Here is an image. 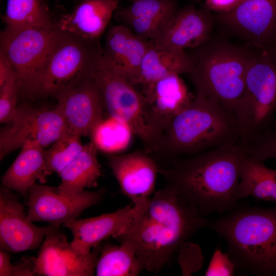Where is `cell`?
<instances>
[{
  "instance_id": "1",
  "label": "cell",
  "mask_w": 276,
  "mask_h": 276,
  "mask_svg": "<svg viewBox=\"0 0 276 276\" xmlns=\"http://www.w3.org/2000/svg\"><path fill=\"white\" fill-rule=\"evenodd\" d=\"M136 208L127 227L115 238L129 244L144 269L157 272L208 220L169 185Z\"/></svg>"
},
{
  "instance_id": "2",
  "label": "cell",
  "mask_w": 276,
  "mask_h": 276,
  "mask_svg": "<svg viewBox=\"0 0 276 276\" xmlns=\"http://www.w3.org/2000/svg\"><path fill=\"white\" fill-rule=\"evenodd\" d=\"M241 144L208 151L178 160L158 173L205 217L237 207L240 175L246 157Z\"/></svg>"
},
{
  "instance_id": "3",
  "label": "cell",
  "mask_w": 276,
  "mask_h": 276,
  "mask_svg": "<svg viewBox=\"0 0 276 276\" xmlns=\"http://www.w3.org/2000/svg\"><path fill=\"white\" fill-rule=\"evenodd\" d=\"M223 237L236 268L257 276H276V206L235 208L208 221Z\"/></svg>"
},
{
  "instance_id": "4",
  "label": "cell",
  "mask_w": 276,
  "mask_h": 276,
  "mask_svg": "<svg viewBox=\"0 0 276 276\" xmlns=\"http://www.w3.org/2000/svg\"><path fill=\"white\" fill-rule=\"evenodd\" d=\"M233 116L217 102L196 94L164 132L157 150L175 158L189 157L239 143Z\"/></svg>"
},
{
  "instance_id": "5",
  "label": "cell",
  "mask_w": 276,
  "mask_h": 276,
  "mask_svg": "<svg viewBox=\"0 0 276 276\" xmlns=\"http://www.w3.org/2000/svg\"><path fill=\"white\" fill-rule=\"evenodd\" d=\"M190 50L191 65L187 75L195 93L216 101L233 115L244 93L247 71L255 51L211 35Z\"/></svg>"
},
{
  "instance_id": "6",
  "label": "cell",
  "mask_w": 276,
  "mask_h": 276,
  "mask_svg": "<svg viewBox=\"0 0 276 276\" xmlns=\"http://www.w3.org/2000/svg\"><path fill=\"white\" fill-rule=\"evenodd\" d=\"M275 111L276 46H273L256 49L250 61L244 91L233 114L239 143L246 145L269 128Z\"/></svg>"
},
{
  "instance_id": "7",
  "label": "cell",
  "mask_w": 276,
  "mask_h": 276,
  "mask_svg": "<svg viewBox=\"0 0 276 276\" xmlns=\"http://www.w3.org/2000/svg\"><path fill=\"white\" fill-rule=\"evenodd\" d=\"M61 33L53 20L13 32H1L0 51L14 69L19 92L37 95L47 61Z\"/></svg>"
},
{
  "instance_id": "8",
  "label": "cell",
  "mask_w": 276,
  "mask_h": 276,
  "mask_svg": "<svg viewBox=\"0 0 276 276\" xmlns=\"http://www.w3.org/2000/svg\"><path fill=\"white\" fill-rule=\"evenodd\" d=\"M102 55L99 39L62 32L47 61L36 96L55 97L93 76Z\"/></svg>"
},
{
  "instance_id": "9",
  "label": "cell",
  "mask_w": 276,
  "mask_h": 276,
  "mask_svg": "<svg viewBox=\"0 0 276 276\" xmlns=\"http://www.w3.org/2000/svg\"><path fill=\"white\" fill-rule=\"evenodd\" d=\"M94 76L108 117L127 123L147 153L157 152L158 141L146 123L142 93L127 79L107 65L103 57Z\"/></svg>"
},
{
  "instance_id": "10",
  "label": "cell",
  "mask_w": 276,
  "mask_h": 276,
  "mask_svg": "<svg viewBox=\"0 0 276 276\" xmlns=\"http://www.w3.org/2000/svg\"><path fill=\"white\" fill-rule=\"evenodd\" d=\"M0 131V160L32 144L43 148L52 144L67 130L65 121L55 107L38 109L28 104L17 106L12 121Z\"/></svg>"
},
{
  "instance_id": "11",
  "label": "cell",
  "mask_w": 276,
  "mask_h": 276,
  "mask_svg": "<svg viewBox=\"0 0 276 276\" xmlns=\"http://www.w3.org/2000/svg\"><path fill=\"white\" fill-rule=\"evenodd\" d=\"M104 191L84 190L71 195L59 188L36 183L28 194L27 218L31 222L42 221L60 226L76 219L86 209L98 204Z\"/></svg>"
},
{
  "instance_id": "12",
  "label": "cell",
  "mask_w": 276,
  "mask_h": 276,
  "mask_svg": "<svg viewBox=\"0 0 276 276\" xmlns=\"http://www.w3.org/2000/svg\"><path fill=\"white\" fill-rule=\"evenodd\" d=\"M217 19L231 33L257 49L276 46V0H243Z\"/></svg>"
},
{
  "instance_id": "13",
  "label": "cell",
  "mask_w": 276,
  "mask_h": 276,
  "mask_svg": "<svg viewBox=\"0 0 276 276\" xmlns=\"http://www.w3.org/2000/svg\"><path fill=\"white\" fill-rule=\"evenodd\" d=\"M102 248L98 245L87 254H80L68 242L59 226L49 228L36 257L37 275L91 276Z\"/></svg>"
},
{
  "instance_id": "14",
  "label": "cell",
  "mask_w": 276,
  "mask_h": 276,
  "mask_svg": "<svg viewBox=\"0 0 276 276\" xmlns=\"http://www.w3.org/2000/svg\"><path fill=\"white\" fill-rule=\"evenodd\" d=\"M141 93L146 123L159 145L165 131L174 118L190 103L194 95L180 75L176 74L158 80L143 89Z\"/></svg>"
},
{
  "instance_id": "15",
  "label": "cell",
  "mask_w": 276,
  "mask_h": 276,
  "mask_svg": "<svg viewBox=\"0 0 276 276\" xmlns=\"http://www.w3.org/2000/svg\"><path fill=\"white\" fill-rule=\"evenodd\" d=\"M94 75L55 97L67 130L81 136L90 134L104 120L102 97Z\"/></svg>"
},
{
  "instance_id": "16",
  "label": "cell",
  "mask_w": 276,
  "mask_h": 276,
  "mask_svg": "<svg viewBox=\"0 0 276 276\" xmlns=\"http://www.w3.org/2000/svg\"><path fill=\"white\" fill-rule=\"evenodd\" d=\"M49 225H35L27 218L22 204L12 190L0 189V248L11 252L33 250L44 240Z\"/></svg>"
},
{
  "instance_id": "17",
  "label": "cell",
  "mask_w": 276,
  "mask_h": 276,
  "mask_svg": "<svg viewBox=\"0 0 276 276\" xmlns=\"http://www.w3.org/2000/svg\"><path fill=\"white\" fill-rule=\"evenodd\" d=\"M108 162L121 192L133 206L144 205L154 191L159 167L149 153L140 151L109 157Z\"/></svg>"
},
{
  "instance_id": "18",
  "label": "cell",
  "mask_w": 276,
  "mask_h": 276,
  "mask_svg": "<svg viewBox=\"0 0 276 276\" xmlns=\"http://www.w3.org/2000/svg\"><path fill=\"white\" fill-rule=\"evenodd\" d=\"M214 22V18L209 11L188 5L178 9L156 37L150 41L162 48L191 49L210 37Z\"/></svg>"
},
{
  "instance_id": "19",
  "label": "cell",
  "mask_w": 276,
  "mask_h": 276,
  "mask_svg": "<svg viewBox=\"0 0 276 276\" xmlns=\"http://www.w3.org/2000/svg\"><path fill=\"white\" fill-rule=\"evenodd\" d=\"M150 44V40L139 37L127 26H113L106 36L103 60L131 83Z\"/></svg>"
},
{
  "instance_id": "20",
  "label": "cell",
  "mask_w": 276,
  "mask_h": 276,
  "mask_svg": "<svg viewBox=\"0 0 276 276\" xmlns=\"http://www.w3.org/2000/svg\"><path fill=\"white\" fill-rule=\"evenodd\" d=\"M136 211L126 206L115 212L83 219H75L65 225L71 231L73 248L80 254H87L103 240L119 235L128 226Z\"/></svg>"
},
{
  "instance_id": "21",
  "label": "cell",
  "mask_w": 276,
  "mask_h": 276,
  "mask_svg": "<svg viewBox=\"0 0 276 276\" xmlns=\"http://www.w3.org/2000/svg\"><path fill=\"white\" fill-rule=\"evenodd\" d=\"M177 9L175 0H136L118 8L114 17L139 37L152 40Z\"/></svg>"
},
{
  "instance_id": "22",
  "label": "cell",
  "mask_w": 276,
  "mask_h": 276,
  "mask_svg": "<svg viewBox=\"0 0 276 276\" xmlns=\"http://www.w3.org/2000/svg\"><path fill=\"white\" fill-rule=\"evenodd\" d=\"M120 0H80L71 12L62 15L56 24L63 32L88 39H99Z\"/></svg>"
},
{
  "instance_id": "23",
  "label": "cell",
  "mask_w": 276,
  "mask_h": 276,
  "mask_svg": "<svg viewBox=\"0 0 276 276\" xmlns=\"http://www.w3.org/2000/svg\"><path fill=\"white\" fill-rule=\"evenodd\" d=\"M191 65L186 50L159 47L150 41L137 74L131 83L134 86L140 85L144 89L171 74L187 75Z\"/></svg>"
},
{
  "instance_id": "24",
  "label": "cell",
  "mask_w": 276,
  "mask_h": 276,
  "mask_svg": "<svg viewBox=\"0 0 276 276\" xmlns=\"http://www.w3.org/2000/svg\"><path fill=\"white\" fill-rule=\"evenodd\" d=\"M2 177V186L24 197L39 180L43 182L47 173L45 151L39 146L25 145Z\"/></svg>"
},
{
  "instance_id": "25",
  "label": "cell",
  "mask_w": 276,
  "mask_h": 276,
  "mask_svg": "<svg viewBox=\"0 0 276 276\" xmlns=\"http://www.w3.org/2000/svg\"><path fill=\"white\" fill-rule=\"evenodd\" d=\"M97 149L92 142L84 145L77 157L60 172L61 181L58 188L61 191L75 195L96 185L101 175Z\"/></svg>"
},
{
  "instance_id": "26",
  "label": "cell",
  "mask_w": 276,
  "mask_h": 276,
  "mask_svg": "<svg viewBox=\"0 0 276 276\" xmlns=\"http://www.w3.org/2000/svg\"><path fill=\"white\" fill-rule=\"evenodd\" d=\"M249 196L276 202V170L266 167L264 161L246 156L241 167L239 198Z\"/></svg>"
},
{
  "instance_id": "27",
  "label": "cell",
  "mask_w": 276,
  "mask_h": 276,
  "mask_svg": "<svg viewBox=\"0 0 276 276\" xmlns=\"http://www.w3.org/2000/svg\"><path fill=\"white\" fill-rule=\"evenodd\" d=\"M143 265L129 244H107L102 248L95 268L97 276H136Z\"/></svg>"
},
{
  "instance_id": "28",
  "label": "cell",
  "mask_w": 276,
  "mask_h": 276,
  "mask_svg": "<svg viewBox=\"0 0 276 276\" xmlns=\"http://www.w3.org/2000/svg\"><path fill=\"white\" fill-rule=\"evenodd\" d=\"M3 20L5 25L4 31L13 32L53 19L43 0H7Z\"/></svg>"
},
{
  "instance_id": "29",
  "label": "cell",
  "mask_w": 276,
  "mask_h": 276,
  "mask_svg": "<svg viewBox=\"0 0 276 276\" xmlns=\"http://www.w3.org/2000/svg\"><path fill=\"white\" fill-rule=\"evenodd\" d=\"M97 148L107 152H118L129 145L133 133L122 120L109 117L100 122L90 134Z\"/></svg>"
},
{
  "instance_id": "30",
  "label": "cell",
  "mask_w": 276,
  "mask_h": 276,
  "mask_svg": "<svg viewBox=\"0 0 276 276\" xmlns=\"http://www.w3.org/2000/svg\"><path fill=\"white\" fill-rule=\"evenodd\" d=\"M81 136L67 130L53 144L45 158L48 175L58 173L66 167L80 153L83 148Z\"/></svg>"
},
{
  "instance_id": "31",
  "label": "cell",
  "mask_w": 276,
  "mask_h": 276,
  "mask_svg": "<svg viewBox=\"0 0 276 276\" xmlns=\"http://www.w3.org/2000/svg\"><path fill=\"white\" fill-rule=\"evenodd\" d=\"M242 145L249 157L264 162L276 158V131L268 128L249 143Z\"/></svg>"
},
{
  "instance_id": "32",
  "label": "cell",
  "mask_w": 276,
  "mask_h": 276,
  "mask_svg": "<svg viewBox=\"0 0 276 276\" xmlns=\"http://www.w3.org/2000/svg\"><path fill=\"white\" fill-rule=\"evenodd\" d=\"M19 92L16 78L14 77L0 87V123H10L15 113Z\"/></svg>"
},
{
  "instance_id": "33",
  "label": "cell",
  "mask_w": 276,
  "mask_h": 276,
  "mask_svg": "<svg viewBox=\"0 0 276 276\" xmlns=\"http://www.w3.org/2000/svg\"><path fill=\"white\" fill-rule=\"evenodd\" d=\"M235 268V265L228 254L223 253L220 249H216L205 272V275L232 276L234 275Z\"/></svg>"
},
{
  "instance_id": "34",
  "label": "cell",
  "mask_w": 276,
  "mask_h": 276,
  "mask_svg": "<svg viewBox=\"0 0 276 276\" xmlns=\"http://www.w3.org/2000/svg\"><path fill=\"white\" fill-rule=\"evenodd\" d=\"M243 0H204L206 10L224 14L234 10Z\"/></svg>"
},
{
  "instance_id": "35",
  "label": "cell",
  "mask_w": 276,
  "mask_h": 276,
  "mask_svg": "<svg viewBox=\"0 0 276 276\" xmlns=\"http://www.w3.org/2000/svg\"><path fill=\"white\" fill-rule=\"evenodd\" d=\"M37 275L36 258L26 257L14 265L13 276Z\"/></svg>"
},
{
  "instance_id": "36",
  "label": "cell",
  "mask_w": 276,
  "mask_h": 276,
  "mask_svg": "<svg viewBox=\"0 0 276 276\" xmlns=\"http://www.w3.org/2000/svg\"><path fill=\"white\" fill-rule=\"evenodd\" d=\"M14 77L16 76L12 65L0 51V87Z\"/></svg>"
},
{
  "instance_id": "37",
  "label": "cell",
  "mask_w": 276,
  "mask_h": 276,
  "mask_svg": "<svg viewBox=\"0 0 276 276\" xmlns=\"http://www.w3.org/2000/svg\"><path fill=\"white\" fill-rule=\"evenodd\" d=\"M14 265L10 261V255L8 251L0 250V275L13 276Z\"/></svg>"
},
{
  "instance_id": "38",
  "label": "cell",
  "mask_w": 276,
  "mask_h": 276,
  "mask_svg": "<svg viewBox=\"0 0 276 276\" xmlns=\"http://www.w3.org/2000/svg\"><path fill=\"white\" fill-rule=\"evenodd\" d=\"M269 128L273 131H276V116L274 117Z\"/></svg>"
},
{
  "instance_id": "39",
  "label": "cell",
  "mask_w": 276,
  "mask_h": 276,
  "mask_svg": "<svg viewBox=\"0 0 276 276\" xmlns=\"http://www.w3.org/2000/svg\"><path fill=\"white\" fill-rule=\"evenodd\" d=\"M192 1L195 2H199L201 0H191Z\"/></svg>"
},
{
  "instance_id": "40",
  "label": "cell",
  "mask_w": 276,
  "mask_h": 276,
  "mask_svg": "<svg viewBox=\"0 0 276 276\" xmlns=\"http://www.w3.org/2000/svg\"><path fill=\"white\" fill-rule=\"evenodd\" d=\"M129 1H130L131 2H134V1H135L136 0H129Z\"/></svg>"
},
{
  "instance_id": "41",
  "label": "cell",
  "mask_w": 276,
  "mask_h": 276,
  "mask_svg": "<svg viewBox=\"0 0 276 276\" xmlns=\"http://www.w3.org/2000/svg\"><path fill=\"white\" fill-rule=\"evenodd\" d=\"M275 42H276V35H275Z\"/></svg>"
}]
</instances>
